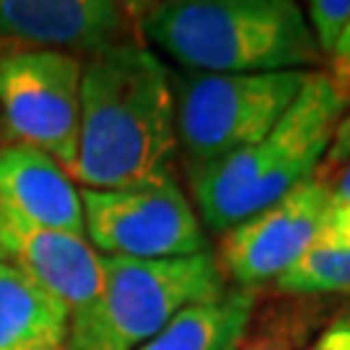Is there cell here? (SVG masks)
<instances>
[{
  "instance_id": "13",
  "label": "cell",
  "mask_w": 350,
  "mask_h": 350,
  "mask_svg": "<svg viewBox=\"0 0 350 350\" xmlns=\"http://www.w3.org/2000/svg\"><path fill=\"white\" fill-rule=\"evenodd\" d=\"M252 314L254 291L228 288L224 299L182 309L138 350H239Z\"/></svg>"
},
{
  "instance_id": "11",
  "label": "cell",
  "mask_w": 350,
  "mask_h": 350,
  "mask_svg": "<svg viewBox=\"0 0 350 350\" xmlns=\"http://www.w3.org/2000/svg\"><path fill=\"white\" fill-rule=\"evenodd\" d=\"M0 205L31 226L86 237L81 189L34 146L0 143Z\"/></svg>"
},
{
  "instance_id": "15",
  "label": "cell",
  "mask_w": 350,
  "mask_h": 350,
  "mask_svg": "<svg viewBox=\"0 0 350 350\" xmlns=\"http://www.w3.org/2000/svg\"><path fill=\"white\" fill-rule=\"evenodd\" d=\"M283 296H327L350 291V250L314 244L293 267L275 280Z\"/></svg>"
},
{
  "instance_id": "7",
  "label": "cell",
  "mask_w": 350,
  "mask_h": 350,
  "mask_svg": "<svg viewBox=\"0 0 350 350\" xmlns=\"http://www.w3.org/2000/svg\"><path fill=\"white\" fill-rule=\"evenodd\" d=\"M83 60L63 52H0V133L44 150L68 176L78 156Z\"/></svg>"
},
{
  "instance_id": "18",
  "label": "cell",
  "mask_w": 350,
  "mask_h": 350,
  "mask_svg": "<svg viewBox=\"0 0 350 350\" xmlns=\"http://www.w3.org/2000/svg\"><path fill=\"white\" fill-rule=\"evenodd\" d=\"M345 161H350V109L342 114V120L335 127V135H332V143L327 148L322 169H338Z\"/></svg>"
},
{
  "instance_id": "16",
  "label": "cell",
  "mask_w": 350,
  "mask_h": 350,
  "mask_svg": "<svg viewBox=\"0 0 350 350\" xmlns=\"http://www.w3.org/2000/svg\"><path fill=\"white\" fill-rule=\"evenodd\" d=\"M306 24H312L314 42L322 55H332L338 39L350 26V0H312L304 11Z\"/></svg>"
},
{
  "instance_id": "19",
  "label": "cell",
  "mask_w": 350,
  "mask_h": 350,
  "mask_svg": "<svg viewBox=\"0 0 350 350\" xmlns=\"http://www.w3.org/2000/svg\"><path fill=\"white\" fill-rule=\"evenodd\" d=\"M329 68H332L329 78H332L342 91L350 94V26L342 31V37L338 39L335 50L329 55Z\"/></svg>"
},
{
  "instance_id": "5",
  "label": "cell",
  "mask_w": 350,
  "mask_h": 350,
  "mask_svg": "<svg viewBox=\"0 0 350 350\" xmlns=\"http://www.w3.org/2000/svg\"><path fill=\"white\" fill-rule=\"evenodd\" d=\"M306 78V70L172 73L176 148L185 172H200L270 135Z\"/></svg>"
},
{
  "instance_id": "10",
  "label": "cell",
  "mask_w": 350,
  "mask_h": 350,
  "mask_svg": "<svg viewBox=\"0 0 350 350\" xmlns=\"http://www.w3.org/2000/svg\"><path fill=\"white\" fill-rule=\"evenodd\" d=\"M0 254L73 314L99 299L101 254L86 237L39 228L0 205Z\"/></svg>"
},
{
  "instance_id": "21",
  "label": "cell",
  "mask_w": 350,
  "mask_h": 350,
  "mask_svg": "<svg viewBox=\"0 0 350 350\" xmlns=\"http://www.w3.org/2000/svg\"><path fill=\"white\" fill-rule=\"evenodd\" d=\"M0 260H3V254H0Z\"/></svg>"
},
{
  "instance_id": "20",
  "label": "cell",
  "mask_w": 350,
  "mask_h": 350,
  "mask_svg": "<svg viewBox=\"0 0 350 350\" xmlns=\"http://www.w3.org/2000/svg\"><path fill=\"white\" fill-rule=\"evenodd\" d=\"M329 192H332V202H335V205L350 202V161L342 163L340 174L335 176V182L329 185Z\"/></svg>"
},
{
  "instance_id": "3",
  "label": "cell",
  "mask_w": 350,
  "mask_h": 350,
  "mask_svg": "<svg viewBox=\"0 0 350 350\" xmlns=\"http://www.w3.org/2000/svg\"><path fill=\"white\" fill-rule=\"evenodd\" d=\"M350 94L329 73H309L296 101L260 143L187 174L195 211L213 231H228L273 205L325 161Z\"/></svg>"
},
{
  "instance_id": "22",
  "label": "cell",
  "mask_w": 350,
  "mask_h": 350,
  "mask_svg": "<svg viewBox=\"0 0 350 350\" xmlns=\"http://www.w3.org/2000/svg\"><path fill=\"white\" fill-rule=\"evenodd\" d=\"M348 317H350V312H348Z\"/></svg>"
},
{
  "instance_id": "12",
  "label": "cell",
  "mask_w": 350,
  "mask_h": 350,
  "mask_svg": "<svg viewBox=\"0 0 350 350\" xmlns=\"http://www.w3.org/2000/svg\"><path fill=\"white\" fill-rule=\"evenodd\" d=\"M70 312L11 262H0V350H65Z\"/></svg>"
},
{
  "instance_id": "1",
  "label": "cell",
  "mask_w": 350,
  "mask_h": 350,
  "mask_svg": "<svg viewBox=\"0 0 350 350\" xmlns=\"http://www.w3.org/2000/svg\"><path fill=\"white\" fill-rule=\"evenodd\" d=\"M172 70L140 42L83 60L81 130L70 179L117 189L176 176Z\"/></svg>"
},
{
  "instance_id": "9",
  "label": "cell",
  "mask_w": 350,
  "mask_h": 350,
  "mask_svg": "<svg viewBox=\"0 0 350 350\" xmlns=\"http://www.w3.org/2000/svg\"><path fill=\"white\" fill-rule=\"evenodd\" d=\"M140 3L114 0H0V52H63L88 60L140 42Z\"/></svg>"
},
{
  "instance_id": "2",
  "label": "cell",
  "mask_w": 350,
  "mask_h": 350,
  "mask_svg": "<svg viewBox=\"0 0 350 350\" xmlns=\"http://www.w3.org/2000/svg\"><path fill=\"white\" fill-rule=\"evenodd\" d=\"M140 37L195 73H280L319 65L291 0H166L140 5Z\"/></svg>"
},
{
  "instance_id": "14",
  "label": "cell",
  "mask_w": 350,
  "mask_h": 350,
  "mask_svg": "<svg viewBox=\"0 0 350 350\" xmlns=\"http://www.w3.org/2000/svg\"><path fill=\"white\" fill-rule=\"evenodd\" d=\"M327 314L322 296H288L286 301H275L262 314H252L239 350H309Z\"/></svg>"
},
{
  "instance_id": "4",
  "label": "cell",
  "mask_w": 350,
  "mask_h": 350,
  "mask_svg": "<svg viewBox=\"0 0 350 350\" xmlns=\"http://www.w3.org/2000/svg\"><path fill=\"white\" fill-rule=\"evenodd\" d=\"M99 299L70 317L65 350H138L176 314L228 293L211 250L176 260H127L101 254Z\"/></svg>"
},
{
  "instance_id": "6",
  "label": "cell",
  "mask_w": 350,
  "mask_h": 350,
  "mask_svg": "<svg viewBox=\"0 0 350 350\" xmlns=\"http://www.w3.org/2000/svg\"><path fill=\"white\" fill-rule=\"evenodd\" d=\"M88 244L104 257L176 260L208 252L200 215L179 179L81 189Z\"/></svg>"
},
{
  "instance_id": "17",
  "label": "cell",
  "mask_w": 350,
  "mask_h": 350,
  "mask_svg": "<svg viewBox=\"0 0 350 350\" xmlns=\"http://www.w3.org/2000/svg\"><path fill=\"white\" fill-rule=\"evenodd\" d=\"M314 244L332 247V250H350V202H342V205L332 202Z\"/></svg>"
},
{
  "instance_id": "8",
  "label": "cell",
  "mask_w": 350,
  "mask_h": 350,
  "mask_svg": "<svg viewBox=\"0 0 350 350\" xmlns=\"http://www.w3.org/2000/svg\"><path fill=\"white\" fill-rule=\"evenodd\" d=\"M329 208L332 192L325 179L301 182L280 200L226 231L218 260L224 275L247 291L275 283L314 247Z\"/></svg>"
}]
</instances>
